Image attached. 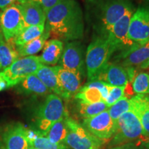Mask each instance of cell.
<instances>
[{
  "label": "cell",
  "instance_id": "cell-1",
  "mask_svg": "<svg viewBox=\"0 0 149 149\" xmlns=\"http://www.w3.org/2000/svg\"><path fill=\"white\" fill-rule=\"evenodd\" d=\"M45 30L50 36L72 42L84 36V24L81 7L75 0H61L46 13Z\"/></svg>",
  "mask_w": 149,
  "mask_h": 149
},
{
  "label": "cell",
  "instance_id": "cell-17",
  "mask_svg": "<svg viewBox=\"0 0 149 149\" xmlns=\"http://www.w3.org/2000/svg\"><path fill=\"white\" fill-rule=\"evenodd\" d=\"M130 100V110L137 115L141 122L143 136L149 139V95L138 94Z\"/></svg>",
  "mask_w": 149,
  "mask_h": 149
},
{
  "label": "cell",
  "instance_id": "cell-41",
  "mask_svg": "<svg viewBox=\"0 0 149 149\" xmlns=\"http://www.w3.org/2000/svg\"><path fill=\"white\" fill-rule=\"evenodd\" d=\"M145 1H146V2H148V3H149V0H144Z\"/></svg>",
  "mask_w": 149,
  "mask_h": 149
},
{
  "label": "cell",
  "instance_id": "cell-9",
  "mask_svg": "<svg viewBox=\"0 0 149 149\" xmlns=\"http://www.w3.org/2000/svg\"><path fill=\"white\" fill-rule=\"evenodd\" d=\"M0 27L6 42L12 41L24 29L23 16L19 3H13L3 9L0 17Z\"/></svg>",
  "mask_w": 149,
  "mask_h": 149
},
{
  "label": "cell",
  "instance_id": "cell-25",
  "mask_svg": "<svg viewBox=\"0 0 149 149\" xmlns=\"http://www.w3.org/2000/svg\"><path fill=\"white\" fill-rule=\"evenodd\" d=\"M45 30V25L31 26L24 27L23 29L13 39L12 42L15 47L24 45L37 37H40Z\"/></svg>",
  "mask_w": 149,
  "mask_h": 149
},
{
  "label": "cell",
  "instance_id": "cell-42",
  "mask_svg": "<svg viewBox=\"0 0 149 149\" xmlns=\"http://www.w3.org/2000/svg\"><path fill=\"white\" fill-rule=\"evenodd\" d=\"M0 70H1V68H0Z\"/></svg>",
  "mask_w": 149,
  "mask_h": 149
},
{
  "label": "cell",
  "instance_id": "cell-10",
  "mask_svg": "<svg viewBox=\"0 0 149 149\" xmlns=\"http://www.w3.org/2000/svg\"><path fill=\"white\" fill-rule=\"evenodd\" d=\"M116 124L105 111L95 116L84 119L82 126L97 138L105 141L111 139L116 130Z\"/></svg>",
  "mask_w": 149,
  "mask_h": 149
},
{
  "label": "cell",
  "instance_id": "cell-3",
  "mask_svg": "<svg viewBox=\"0 0 149 149\" xmlns=\"http://www.w3.org/2000/svg\"><path fill=\"white\" fill-rule=\"evenodd\" d=\"M65 113L64 104L60 97L51 93L48 95L35 113V129L45 135L53 124L64 117Z\"/></svg>",
  "mask_w": 149,
  "mask_h": 149
},
{
  "label": "cell",
  "instance_id": "cell-38",
  "mask_svg": "<svg viewBox=\"0 0 149 149\" xmlns=\"http://www.w3.org/2000/svg\"><path fill=\"white\" fill-rule=\"evenodd\" d=\"M0 149H5L4 146H3V145L2 142H1V140H0Z\"/></svg>",
  "mask_w": 149,
  "mask_h": 149
},
{
  "label": "cell",
  "instance_id": "cell-28",
  "mask_svg": "<svg viewBox=\"0 0 149 149\" xmlns=\"http://www.w3.org/2000/svg\"><path fill=\"white\" fill-rule=\"evenodd\" d=\"M130 110V100L129 98L124 97L115 102L108 109L110 117L115 124L117 121L124 113Z\"/></svg>",
  "mask_w": 149,
  "mask_h": 149
},
{
  "label": "cell",
  "instance_id": "cell-26",
  "mask_svg": "<svg viewBox=\"0 0 149 149\" xmlns=\"http://www.w3.org/2000/svg\"><path fill=\"white\" fill-rule=\"evenodd\" d=\"M77 111L79 115L84 119H88L107 111L109 107L105 102H100L93 104H86L78 101Z\"/></svg>",
  "mask_w": 149,
  "mask_h": 149
},
{
  "label": "cell",
  "instance_id": "cell-19",
  "mask_svg": "<svg viewBox=\"0 0 149 149\" xmlns=\"http://www.w3.org/2000/svg\"><path fill=\"white\" fill-rule=\"evenodd\" d=\"M15 87L18 93L26 95L45 96L51 93L35 74L28 76Z\"/></svg>",
  "mask_w": 149,
  "mask_h": 149
},
{
  "label": "cell",
  "instance_id": "cell-35",
  "mask_svg": "<svg viewBox=\"0 0 149 149\" xmlns=\"http://www.w3.org/2000/svg\"><path fill=\"white\" fill-rule=\"evenodd\" d=\"M6 88V83L5 80L3 79V77L0 75V92Z\"/></svg>",
  "mask_w": 149,
  "mask_h": 149
},
{
  "label": "cell",
  "instance_id": "cell-27",
  "mask_svg": "<svg viewBox=\"0 0 149 149\" xmlns=\"http://www.w3.org/2000/svg\"><path fill=\"white\" fill-rule=\"evenodd\" d=\"M74 98L78 101L86 104H93L103 102L100 91L94 87H89L84 85L79 89Z\"/></svg>",
  "mask_w": 149,
  "mask_h": 149
},
{
  "label": "cell",
  "instance_id": "cell-14",
  "mask_svg": "<svg viewBox=\"0 0 149 149\" xmlns=\"http://www.w3.org/2000/svg\"><path fill=\"white\" fill-rule=\"evenodd\" d=\"M59 79L61 95L65 100L74 97L81 88V77L77 72L64 69L60 66H55Z\"/></svg>",
  "mask_w": 149,
  "mask_h": 149
},
{
  "label": "cell",
  "instance_id": "cell-13",
  "mask_svg": "<svg viewBox=\"0 0 149 149\" xmlns=\"http://www.w3.org/2000/svg\"><path fill=\"white\" fill-rule=\"evenodd\" d=\"M1 142L5 149H29L26 128L19 122L9 124L3 130Z\"/></svg>",
  "mask_w": 149,
  "mask_h": 149
},
{
  "label": "cell",
  "instance_id": "cell-12",
  "mask_svg": "<svg viewBox=\"0 0 149 149\" xmlns=\"http://www.w3.org/2000/svg\"><path fill=\"white\" fill-rule=\"evenodd\" d=\"M59 64L64 69L77 72L83 76L84 57L82 44L77 41L67 42L64 47Z\"/></svg>",
  "mask_w": 149,
  "mask_h": 149
},
{
  "label": "cell",
  "instance_id": "cell-16",
  "mask_svg": "<svg viewBox=\"0 0 149 149\" xmlns=\"http://www.w3.org/2000/svg\"><path fill=\"white\" fill-rule=\"evenodd\" d=\"M95 80L103 81L113 86L126 87L129 82L126 68L117 64L108 63Z\"/></svg>",
  "mask_w": 149,
  "mask_h": 149
},
{
  "label": "cell",
  "instance_id": "cell-39",
  "mask_svg": "<svg viewBox=\"0 0 149 149\" xmlns=\"http://www.w3.org/2000/svg\"><path fill=\"white\" fill-rule=\"evenodd\" d=\"M0 17H1V11H0ZM2 35V33H1V27H0V37Z\"/></svg>",
  "mask_w": 149,
  "mask_h": 149
},
{
  "label": "cell",
  "instance_id": "cell-7",
  "mask_svg": "<svg viewBox=\"0 0 149 149\" xmlns=\"http://www.w3.org/2000/svg\"><path fill=\"white\" fill-rule=\"evenodd\" d=\"M68 134L64 144L71 149H100L104 141L91 134L82 125L66 115Z\"/></svg>",
  "mask_w": 149,
  "mask_h": 149
},
{
  "label": "cell",
  "instance_id": "cell-32",
  "mask_svg": "<svg viewBox=\"0 0 149 149\" xmlns=\"http://www.w3.org/2000/svg\"><path fill=\"white\" fill-rule=\"evenodd\" d=\"M61 0H18L17 3H21L26 1H31V2L35 3L43 9L45 14L53 8L54 6H55L57 3H59Z\"/></svg>",
  "mask_w": 149,
  "mask_h": 149
},
{
  "label": "cell",
  "instance_id": "cell-22",
  "mask_svg": "<svg viewBox=\"0 0 149 149\" xmlns=\"http://www.w3.org/2000/svg\"><path fill=\"white\" fill-rule=\"evenodd\" d=\"M19 58L12 41L6 42L3 35L0 37V68L5 69Z\"/></svg>",
  "mask_w": 149,
  "mask_h": 149
},
{
  "label": "cell",
  "instance_id": "cell-24",
  "mask_svg": "<svg viewBox=\"0 0 149 149\" xmlns=\"http://www.w3.org/2000/svg\"><path fill=\"white\" fill-rule=\"evenodd\" d=\"M67 113H65L64 117L56 122L50 128L46 133L47 138L52 142L57 144H64V140L68 134V126L66 123Z\"/></svg>",
  "mask_w": 149,
  "mask_h": 149
},
{
  "label": "cell",
  "instance_id": "cell-15",
  "mask_svg": "<svg viewBox=\"0 0 149 149\" xmlns=\"http://www.w3.org/2000/svg\"><path fill=\"white\" fill-rule=\"evenodd\" d=\"M149 59V42L136 44L133 48L124 53H119L115 57L116 62L124 68L139 67Z\"/></svg>",
  "mask_w": 149,
  "mask_h": 149
},
{
  "label": "cell",
  "instance_id": "cell-11",
  "mask_svg": "<svg viewBox=\"0 0 149 149\" xmlns=\"http://www.w3.org/2000/svg\"><path fill=\"white\" fill-rule=\"evenodd\" d=\"M128 37L136 44L149 42V6H141L134 13L129 24Z\"/></svg>",
  "mask_w": 149,
  "mask_h": 149
},
{
  "label": "cell",
  "instance_id": "cell-29",
  "mask_svg": "<svg viewBox=\"0 0 149 149\" xmlns=\"http://www.w3.org/2000/svg\"><path fill=\"white\" fill-rule=\"evenodd\" d=\"M132 89L136 94H149V74L139 72L132 81Z\"/></svg>",
  "mask_w": 149,
  "mask_h": 149
},
{
  "label": "cell",
  "instance_id": "cell-6",
  "mask_svg": "<svg viewBox=\"0 0 149 149\" xmlns=\"http://www.w3.org/2000/svg\"><path fill=\"white\" fill-rule=\"evenodd\" d=\"M42 65L39 56L19 57L3 71L0 72V75L5 80L7 88H12L28 76L36 73Z\"/></svg>",
  "mask_w": 149,
  "mask_h": 149
},
{
  "label": "cell",
  "instance_id": "cell-40",
  "mask_svg": "<svg viewBox=\"0 0 149 149\" xmlns=\"http://www.w3.org/2000/svg\"><path fill=\"white\" fill-rule=\"evenodd\" d=\"M29 149H36V148H33V147H31V146H30V147H29Z\"/></svg>",
  "mask_w": 149,
  "mask_h": 149
},
{
  "label": "cell",
  "instance_id": "cell-36",
  "mask_svg": "<svg viewBox=\"0 0 149 149\" xmlns=\"http://www.w3.org/2000/svg\"><path fill=\"white\" fill-rule=\"evenodd\" d=\"M140 68H149V59H148L146 62H144V64H141L140 66L139 67Z\"/></svg>",
  "mask_w": 149,
  "mask_h": 149
},
{
  "label": "cell",
  "instance_id": "cell-30",
  "mask_svg": "<svg viewBox=\"0 0 149 149\" xmlns=\"http://www.w3.org/2000/svg\"><path fill=\"white\" fill-rule=\"evenodd\" d=\"M29 146L36 149H67L64 144H57L50 141L39 131L34 139L29 142Z\"/></svg>",
  "mask_w": 149,
  "mask_h": 149
},
{
  "label": "cell",
  "instance_id": "cell-4",
  "mask_svg": "<svg viewBox=\"0 0 149 149\" xmlns=\"http://www.w3.org/2000/svg\"><path fill=\"white\" fill-rule=\"evenodd\" d=\"M97 3V16L104 37H107L113 26L133 6L127 0H101Z\"/></svg>",
  "mask_w": 149,
  "mask_h": 149
},
{
  "label": "cell",
  "instance_id": "cell-37",
  "mask_svg": "<svg viewBox=\"0 0 149 149\" xmlns=\"http://www.w3.org/2000/svg\"><path fill=\"white\" fill-rule=\"evenodd\" d=\"M142 143L145 147H147V148H149V139H146L143 140Z\"/></svg>",
  "mask_w": 149,
  "mask_h": 149
},
{
  "label": "cell",
  "instance_id": "cell-23",
  "mask_svg": "<svg viewBox=\"0 0 149 149\" xmlns=\"http://www.w3.org/2000/svg\"><path fill=\"white\" fill-rule=\"evenodd\" d=\"M49 37V33L44 30V32L40 37H37L24 45L16 47V50L19 57L32 56L39 53L41 50L43 49L44 44Z\"/></svg>",
  "mask_w": 149,
  "mask_h": 149
},
{
  "label": "cell",
  "instance_id": "cell-5",
  "mask_svg": "<svg viewBox=\"0 0 149 149\" xmlns=\"http://www.w3.org/2000/svg\"><path fill=\"white\" fill-rule=\"evenodd\" d=\"M113 137L112 147L139 141L144 137L139 117L132 110L124 113L117 120L116 130Z\"/></svg>",
  "mask_w": 149,
  "mask_h": 149
},
{
  "label": "cell",
  "instance_id": "cell-21",
  "mask_svg": "<svg viewBox=\"0 0 149 149\" xmlns=\"http://www.w3.org/2000/svg\"><path fill=\"white\" fill-rule=\"evenodd\" d=\"M51 92L61 97V92L59 79L55 66L42 65L35 74Z\"/></svg>",
  "mask_w": 149,
  "mask_h": 149
},
{
  "label": "cell",
  "instance_id": "cell-31",
  "mask_svg": "<svg viewBox=\"0 0 149 149\" xmlns=\"http://www.w3.org/2000/svg\"><path fill=\"white\" fill-rule=\"evenodd\" d=\"M124 89L125 87L113 86L109 85V96L106 100L105 103L108 107H111L115 102L124 97Z\"/></svg>",
  "mask_w": 149,
  "mask_h": 149
},
{
  "label": "cell",
  "instance_id": "cell-34",
  "mask_svg": "<svg viewBox=\"0 0 149 149\" xmlns=\"http://www.w3.org/2000/svg\"><path fill=\"white\" fill-rule=\"evenodd\" d=\"M18 0H0V10H3L6 7L17 3Z\"/></svg>",
  "mask_w": 149,
  "mask_h": 149
},
{
  "label": "cell",
  "instance_id": "cell-2",
  "mask_svg": "<svg viewBox=\"0 0 149 149\" xmlns=\"http://www.w3.org/2000/svg\"><path fill=\"white\" fill-rule=\"evenodd\" d=\"M113 53L107 37H96L89 44L85 57V64L89 81L96 79L100 72L109 62Z\"/></svg>",
  "mask_w": 149,
  "mask_h": 149
},
{
  "label": "cell",
  "instance_id": "cell-33",
  "mask_svg": "<svg viewBox=\"0 0 149 149\" xmlns=\"http://www.w3.org/2000/svg\"><path fill=\"white\" fill-rule=\"evenodd\" d=\"M139 143H127V144H124L119 146H113L109 149H144L141 147V139L138 141Z\"/></svg>",
  "mask_w": 149,
  "mask_h": 149
},
{
  "label": "cell",
  "instance_id": "cell-18",
  "mask_svg": "<svg viewBox=\"0 0 149 149\" xmlns=\"http://www.w3.org/2000/svg\"><path fill=\"white\" fill-rule=\"evenodd\" d=\"M23 16L24 27L45 25L46 14L40 6L31 1L19 3Z\"/></svg>",
  "mask_w": 149,
  "mask_h": 149
},
{
  "label": "cell",
  "instance_id": "cell-20",
  "mask_svg": "<svg viewBox=\"0 0 149 149\" xmlns=\"http://www.w3.org/2000/svg\"><path fill=\"white\" fill-rule=\"evenodd\" d=\"M64 50V43L57 39L46 41L42 55L39 56L43 65H55L59 62Z\"/></svg>",
  "mask_w": 149,
  "mask_h": 149
},
{
  "label": "cell",
  "instance_id": "cell-8",
  "mask_svg": "<svg viewBox=\"0 0 149 149\" xmlns=\"http://www.w3.org/2000/svg\"><path fill=\"white\" fill-rule=\"evenodd\" d=\"M133 13L134 7L133 6L128 9L124 15L113 26L107 35V38L114 53L117 51H119V53H124L136 44L128 37L130 19Z\"/></svg>",
  "mask_w": 149,
  "mask_h": 149
}]
</instances>
